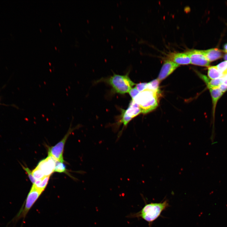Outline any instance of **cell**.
I'll return each mask as SVG.
<instances>
[{
	"instance_id": "obj_1",
	"label": "cell",
	"mask_w": 227,
	"mask_h": 227,
	"mask_svg": "<svg viewBox=\"0 0 227 227\" xmlns=\"http://www.w3.org/2000/svg\"><path fill=\"white\" fill-rule=\"evenodd\" d=\"M169 204L166 200L163 202L146 204L139 212L132 213L128 216V218L142 219L149 223L157 219L162 212L169 207Z\"/></svg>"
},
{
	"instance_id": "obj_2",
	"label": "cell",
	"mask_w": 227,
	"mask_h": 227,
	"mask_svg": "<svg viewBox=\"0 0 227 227\" xmlns=\"http://www.w3.org/2000/svg\"><path fill=\"white\" fill-rule=\"evenodd\" d=\"M159 95L152 91L146 89L140 92L133 100L139 105L142 113L146 114L158 106Z\"/></svg>"
},
{
	"instance_id": "obj_3",
	"label": "cell",
	"mask_w": 227,
	"mask_h": 227,
	"mask_svg": "<svg viewBox=\"0 0 227 227\" xmlns=\"http://www.w3.org/2000/svg\"><path fill=\"white\" fill-rule=\"evenodd\" d=\"M129 72L125 75L114 74L108 80V83L118 93L124 94L129 93L136 84L130 78Z\"/></svg>"
},
{
	"instance_id": "obj_4",
	"label": "cell",
	"mask_w": 227,
	"mask_h": 227,
	"mask_svg": "<svg viewBox=\"0 0 227 227\" xmlns=\"http://www.w3.org/2000/svg\"><path fill=\"white\" fill-rule=\"evenodd\" d=\"M43 192L33 186L27 197L24 207L21 210L13 221H18L20 219L25 218Z\"/></svg>"
},
{
	"instance_id": "obj_5",
	"label": "cell",
	"mask_w": 227,
	"mask_h": 227,
	"mask_svg": "<svg viewBox=\"0 0 227 227\" xmlns=\"http://www.w3.org/2000/svg\"><path fill=\"white\" fill-rule=\"evenodd\" d=\"M72 122L69 129L63 139L58 144L53 147H50L48 150V156H51L56 161L61 163L64 162L63 158V152L66 140L69 135L76 128L72 127Z\"/></svg>"
},
{
	"instance_id": "obj_6",
	"label": "cell",
	"mask_w": 227,
	"mask_h": 227,
	"mask_svg": "<svg viewBox=\"0 0 227 227\" xmlns=\"http://www.w3.org/2000/svg\"><path fill=\"white\" fill-rule=\"evenodd\" d=\"M186 53L189 56L192 64L202 67H209L210 62L207 60L203 50H190Z\"/></svg>"
},
{
	"instance_id": "obj_7",
	"label": "cell",
	"mask_w": 227,
	"mask_h": 227,
	"mask_svg": "<svg viewBox=\"0 0 227 227\" xmlns=\"http://www.w3.org/2000/svg\"><path fill=\"white\" fill-rule=\"evenodd\" d=\"M56 161L51 156L41 161L37 167L40 169L45 176H50L54 172Z\"/></svg>"
},
{
	"instance_id": "obj_8",
	"label": "cell",
	"mask_w": 227,
	"mask_h": 227,
	"mask_svg": "<svg viewBox=\"0 0 227 227\" xmlns=\"http://www.w3.org/2000/svg\"><path fill=\"white\" fill-rule=\"evenodd\" d=\"M179 66L167 58L164 60L158 79L161 82L171 74Z\"/></svg>"
},
{
	"instance_id": "obj_9",
	"label": "cell",
	"mask_w": 227,
	"mask_h": 227,
	"mask_svg": "<svg viewBox=\"0 0 227 227\" xmlns=\"http://www.w3.org/2000/svg\"><path fill=\"white\" fill-rule=\"evenodd\" d=\"M167 58L179 65L191 64L190 58L186 52L170 53L168 55Z\"/></svg>"
},
{
	"instance_id": "obj_10",
	"label": "cell",
	"mask_w": 227,
	"mask_h": 227,
	"mask_svg": "<svg viewBox=\"0 0 227 227\" xmlns=\"http://www.w3.org/2000/svg\"><path fill=\"white\" fill-rule=\"evenodd\" d=\"M206 58L209 62L216 61L223 57L224 51L217 48L203 50Z\"/></svg>"
},
{
	"instance_id": "obj_11",
	"label": "cell",
	"mask_w": 227,
	"mask_h": 227,
	"mask_svg": "<svg viewBox=\"0 0 227 227\" xmlns=\"http://www.w3.org/2000/svg\"><path fill=\"white\" fill-rule=\"evenodd\" d=\"M125 111L126 114L132 118L136 117L142 113L139 105L133 100L131 101L129 107L126 110H125Z\"/></svg>"
},
{
	"instance_id": "obj_12",
	"label": "cell",
	"mask_w": 227,
	"mask_h": 227,
	"mask_svg": "<svg viewBox=\"0 0 227 227\" xmlns=\"http://www.w3.org/2000/svg\"><path fill=\"white\" fill-rule=\"evenodd\" d=\"M209 90L212 98L213 114L214 115L217 103L224 93L220 90L218 88Z\"/></svg>"
},
{
	"instance_id": "obj_13",
	"label": "cell",
	"mask_w": 227,
	"mask_h": 227,
	"mask_svg": "<svg viewBox=\"0 0 227 227\" xmlns=\"http://www.w3.org/2000/svg\"><path fill=\"white\" fill-rule=\"evenodd\" d=\"M208 75L210 79H216L223 77L224 75L217 68L216 66L208 67Z\"/></svg>"
},
{
	"instance_id": "obj_14",
	"label": "cell",
	"mask_w": 227,
	"mask_h": 227,
	"mask_svg": "<svg viewBox=\"0 0 227 227\" xmlns=\"http://www.w3.org/2000/svg\"><path fill=\"white\" fill-rule=\"evenodd\" d=\"M160 81L157 79L147 83V89L155 92L159 94L161 93L159 88Z\"/></svg>"
},
{
	"instance_id": "obj_15",
	"label": "cell",
	"mask_w": 227,
	"mask_h": 227,
	"mask_svg": "<svg viewBox=\"0 0 227 227\" xmlns=\"http://www.w3.org/2000/svg\"><path fill=\"white\" fill-rule=\"evenodd\" d=\"M50 176L45 177L42 179L41 182L38 185L36 186L33 185V186L43 192L47 185Z\"/></svg>"
},
{
	"instance_id": "obj_16",
	"label": "cell",
	"mask_w": 227,
	"mask_h": 227,
	"mask_svg": "<svg viewBox=\"0 0 227 227\" xmlns=\"http://www.w3.org/2000/svg\"><path fill=\"white\" fill-rule=\"evenodd\" d=\"M54 172L67 174L66 166L63 163L56 162Z\"/></svg>"
},
{
	"instance_id": "obj_17",
	"label": "cell",
	"mask_w": 227,
	"mask_h": 227,
	"mask_svg": "<svg viewBox=\"0 0 227 227\" xmlns=\"http://www.w3.org/2000/svg\"><path fill=\"white\" fill-rule=\"evenodd\" d=\"M32 174L36 180L43 179L46 176L41 170L37 167L32 171Z\"/></svg>"
},
{
	"instance_id": "obj_18",
	"label": "cell",
	"mask_w": 227,
	"mask_h": 227,
	"mask_svg": "<svg viewBox=\"0 0 227 227\" xmlns=\"http://www.w3.org/2000/svg\"><path fill=\"white\" fill-rule=\"evenodd\" d=\"M122 119L120 122L123 123L124 127H126L127 124L133 119L132 118L128 116L126 113L125 110L122 109Z\"/></svg>"
},
{
	"instance_id": "obj_19",
	"label": "cell",
	"mask_w": 227,
	"mask_h": 227,
	"mask_svg": "<svg viewBox=\"0 0 227 227\" xmlns=\"http://www.w3.org/2000/svg\"><path fill=\"white\" fill-rule=\"evenodd\" d=\"M216 66L224 75L227 73V61L222 62Z\"/></svg>"
},
{
	"instance_id": "obj_20",
	"label": "cell",
	"mask_w": 227,
	"mask_h": 227,
	"mask_svg": "<svg viewBox=\"0 0 227 227\" xmlns=\"http://www.w3.org/2000/svg\"><path fill=\"white\" fill-rule=\"evenodd\" d=\"M22 166L23 169L27 174L28 178H29L31 181L32 183L33 184H34L35 183L36 180L35 179L32 175V172L28 167H25L23 165H22Z\"/></svg>"
},
{
	"instance_id": "obj_21",
	"label": "cell",
	"mask_w": 227,
	"mask_h": 227,
	"mask_svg": "<svg viewBox=\"0 0 227 227\" xmlns=\"http://www.w3.org/2000/svg\"><path fill=\"white\" fill-rule=\"evenodd\" d=\"M147 83H141L137 84L135 88L140 92L147 89Z\"/></svg>"
},
{
	"instance_id": "obj_22",
	"label": "cell",
	"mask_w": 227,
	"mask_h": 227,
	"mask_svg": "<svg viewBox=\"0 0 227 227\" xmlns=\"http://www.w3.org/2000/svg\"><path fill=\"white\" fill-rule=\"evenodd\" d=\"M140 93V92L135 87L131 89L129 93L132 98V100H133Z\"/></svg>"
},
{
	"instance_id": "obj_23",
	"label": "cell",
	"mask_w": 227,
	"mask_h": 227,
	"mask_svg": "<svg viewBox=\"0 0 227 227\" xmlns=\"http://www.w3.org/2000/svg\"><path fill=\"white\" fill-rule=\"evenodd\" d=\"M218 88L224 93L227 91V85L222 83L220 85Z\"/></svg>"
},
{
	"instance_id": "obj_24",
	"label": "cell",
	"mask_w": 227,
	"mask_h": 227,
	"mask_svg": "<svg viewBox=\"0 0 227 227\" xmlns=\"http://www.w3.org/2000/svg\"><path fill=\"white\" fill-rule=\"evenodd\" d=\"M224 48V52L227 53V43H226L224 45L223 47Z\"/></svg>"
},
{
	"instance_id": "obj_25",
	"label": "cell",
	"mask_w": 227,
	"mask_h": 227,
	"mask_svg": "<svg viewBox=\"0 0 227 227\" xmlns=\"http://www.w3.org/2000/svg\"><path fill=\"white\" fill-rule=\"evenodd\" d=\"M224 59L226 61H227V53L224 56Z\"/></svg>"
},
{
	"instance_id": "obj_26",
	"label": "cell",
	"mask_w": 227,
	"mask_h": 227,
	"mask_svg": "<svg viewBox=\"0 0 227 227\" xmlns=\"http://www.w3.org/2000/svg\"><path fill=\"white\" fill-rule=\"evenodd\" d=\"M224 78L227 80V73L224 75Z\"/></svg>"
},
{
	"instance_id": "obj_27",
	"label": "cell",
	"mask_w": 227,
	"mask_h": 227,
	"mask_svg": "<svg viewBox=\"0 0 227 227\" xmlns=\"http://www.w3.org/2000/svg\"><path fill=\"white\" fill-rule=\"evenodd\" d=\"M1 97H0V105H2V104H1Z\"/></svg>"
}]
</instances>
